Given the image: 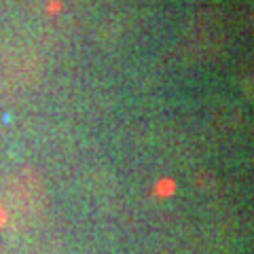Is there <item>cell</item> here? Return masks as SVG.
Listing matches in <instances>:
<instances>
[{
	"mask_svg": "<svg viewBox=\"0 0 254 254\" xmlns=\"http://www.w3.org/2000/svg\"><path fill=\"white\" fill-rule=\"evenodd\" d=\"M159 193H172V182H163V185H159Z\"/></svg>",
	"mask_w": 254,
	"mask_h": 254,
	"instance_id": "cell-1",
	"label": "cell"
},
{
	"mask_svg": "<svg viewBox=\"0 0 254 254\" xmlns=\"http://www.w3.org/2000/svg\"><path fill=\"white\" fill-rule=\"evenodd\" d=\"M2 222H4V214L0 212V225H2Z\"/></svg>",
	"mask_w": 254,
	"mask_h": 254,
	"instance_id": "cell-2",
	"label": "cell"
}]
</instances>
